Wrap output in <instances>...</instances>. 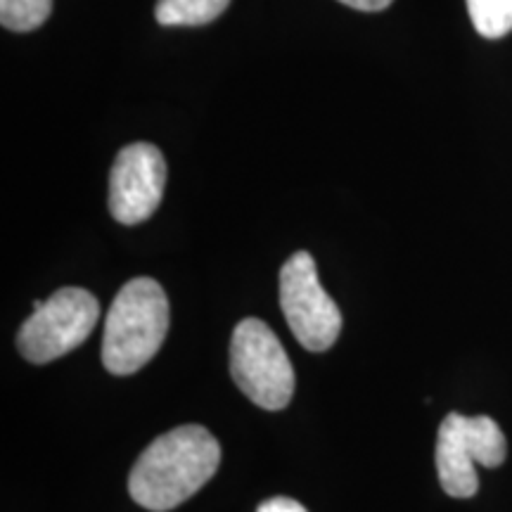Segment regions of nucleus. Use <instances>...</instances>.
I'll list each match as a JSON object with an SVG mask.
<instances>
[{"label": "nucleus", "instance_id": "f257e3e1", "mask_svg": "<svg viewBox=\"0 0 512 512\" xmlns=\"http://www.w3.org/2000/svg\"><path fill=\"white\" fill-rule=\"evenodd\" d=\"M221 465V446L207 427L183 425L159 434L128 475V494L152 512H169L195 496Z\"/></svg>", "mask_w": 512, "mask_h": 512}, {"label": "nucleus", "instance_id": "f03ea898", "mask_svg": "<svg viewBox=\"0 0 512 512\" xmlns=\"http://www.w3.org/2000/svg\"><path fill=\"white\" fill-rule=\"evenodd\" d=\"M169 318V299L157 280H128L105 318L102 366L107 373L126 377L145 368L162 349Z\"/></svg>", "mask_w": 512, "mask_h": 512}, {"label": "nucleus", "instance_id": "7ed1b4c3", "mask_svg": "<svg viewBox=\"0 0 512 512\" xmlns=\"http://www.w3.org/2000/svg\"><path fill=\"white\" fill-rule=\"evenodd\" d=\"M230 375L240 392L264 411H283L297 384L285 347L259 318H245L235 325Z\"/></svg>", "mask_w": 512, "mask_h": 512}, {"label": "nucleus", "instance_id": "20e7f679", "mask_svg": "<svg viewBox=\"0 0 512 512\" xmlns=\"http://www.w3.org/2000/svg\"><path fill=\"white\" fill-rule=\"evenodd\" d=\"M100 320V302L83 287H62L48 302H34V313L17 332V349L27 361L46 366L81 347Z\"/></svg>", "mask_w": 512, "mask_h": 512}, {"label": "nucleus", "instance_id": "39448f33", "mask_svg": "<svg viewBox=\"0 0 512 512\" xmlns=\"http://www.w3.org/2000/svg\"><path fill=\"white\" fill-rule=\"evenodd\" d=\"M508 458V441L489 415L467 418L448 413L437 434V472L441 489L453 498H472L479 489L475 463L498 467Z\"/></svg>", "mask_w": 512, "mask_h": 512}, {"label": "nucleus", "instance_id": "423d86ee", "mask_svg": "<svg viewBox=\"0 0 512 512\" xmlns=\"http://www.w3.org/2000/svg\"><path fill=\"white\" fill-rule=\"evenodd\" d=\"M280 309L297 342L309 351H328L342 332V311L318 280L316 261L297 252L280 271Z\"/></svg>", "mask_w": 512, "mask_h": 512}, {"label": "nucleus", "instance_id": "0eeeda50", "mask_svg": "<svg viewBox=\"0 0 512 512\" xmlns=\"http://www.w3.org/2000/svg\"><path fill=\"white\" fill-rule=\"evenodd\" d=\"M166 162L152 143H133L119 152L110 174V214L138 226L155 214L164 197Z\"/></svg>", "mask_w": 512, "mask_h": 512}, {"label": "nucleus", "instance_id": "6e6552de", "mask_svg": "<svg viewBox=\"0 0 512 512\" xmlns=\"http://www.w3.org/2000/svg\"><path fill=\"white\" fill-rule=\"evenodd\" d=\"M230 0H157L155 17L162 27H202L219 19Z\"/></svg>", "mask_w": 512, "mask_h": 512}, {"label": "nucleus", "instance_id": "1a4fd4ad", "mask_svg": "<svg viewBox=\"0 0 512 512\" xmlns=\"http://www.w3.org/2000/svg\"><path fill=\"white\" fill-rule=\"evenodd\" d=\"M53 0H0V22L15 34H29L46 24Z\"/></svg>", "mask_w": 512, "mask_h": 512}, {"label": "nucleus", "instance_id": "9d476101", "mask_svg": "<svg viewBox=\"0 0 512 512\" xmlns=\"http://www.w3.org/2000/svg\"><path fill=\"white\" fill-rule=\"evenodd\" d=\"M467 10L479 36L503 38L512 31V0H467Z\"/></svg>", "mask_w": 512, "mask_h": 512}, {"label": "nucleus", "instance_id": "9b49d317", "mask_svg": "<svg viewBox=\"0 0 512 512\" xmlns=\"http://www.w3.org/2000/svg\"><path fill=\"white\" fill-rule=\"evenodd\" d=\"M256 512H309V510H306L299 501H294V498L275 496L261 503L259 508H256Z\"/></svg>", "mask_w": 512, "mask_h": 512}, {"label": "nucleus", "instance_id": "f8f14e48", "mask_svg": "<svg viewBox=\"0 0 512 512\" xmlns=\"http://www.w3.org/2000/svg\"><path fill=\"white\" fill-rule=\"evenodd\" d=\"M339 3L349 5V8L361 12H380L394 3V0H339Z\"/></svg>", "mask_w": 512, "mask_h": 512}]
</instances>
